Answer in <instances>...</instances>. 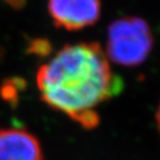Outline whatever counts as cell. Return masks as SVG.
Wrapping results in <instances>:
<instances>
[{"mask_svg": "<svg viewBox=\"0 0 160 160\" xmlns=\"http://www.w3.org/2000/svg\"><path fill=\"white\" fill-rule=\"evenodd\" d=\"M40 97L86 129L99 123L98 108L122 89L99 43L67 45L40 66L36 76Z\"/></svg>", "mask_w": 160, "mask_h": 160, "instance_id": "6da1fadb", "label": "cell"}, {"mask_svg": "<svg viewBox=\"0 0 160 160\" xmlns=\"http://www.w3.org/2000/svg\"><path fill=\"white\" fill-rule=\"evenodd\" d=\"M0 160H45L38 139L21 128L0 129Z\"/></svg>", "mask_w": 160, "mask_h": 160, "instance_id": "277c9868", "label": "cell"}, {"mask_svg": "<svg viewBox=\"0 0 160 160\" xmlns=\"http://www.w3.org/2000/svg\"><path fill=\"white\" fill-rule=\"evenodd\" d=\"M48 12L56 27L77 31L95 25L100 18V0H48Z\"/></svg>", "mask_w": 160, "mask_h": 160, "instance_id": "3957f363", "label": "cell"}, {"mask_svg": "<svg viewBox=\"0 0 160 160\" xmlns=\"http://www.w3.org/2000/svg\"><path fill=\"white\" fill-rule=\"evenodd\" d=\"M153 46L149 25L142 18L122 17L110 23L106 56L112 62L136 67L145 62Z\"/></svg>", "mask_w": 160, "mask_h": 160, "instance_id": "7a4b0ae2", "label": "cell"}]
</instances>
